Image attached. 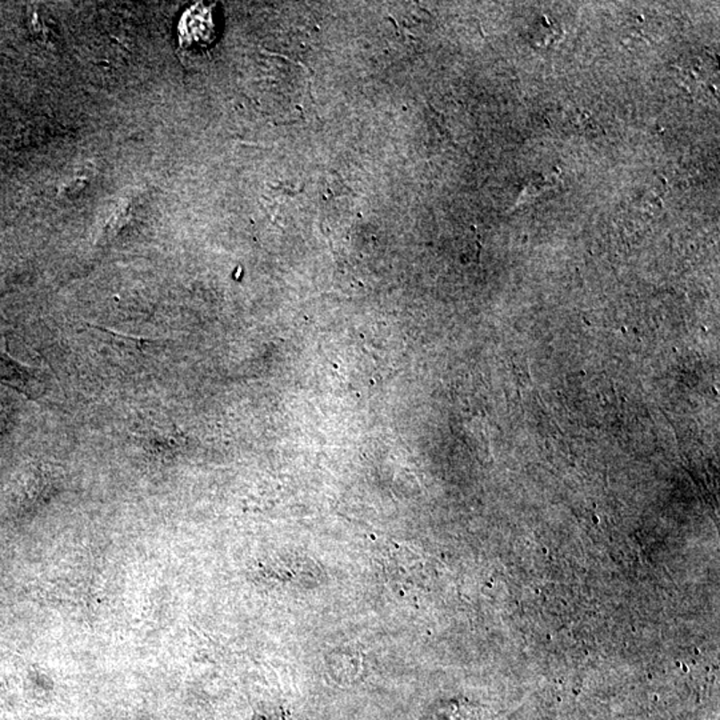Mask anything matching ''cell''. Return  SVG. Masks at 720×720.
<instances>
[{
	"instance_id": "2",
	"label": "cell",
	"mask_w": 720,
	"mask_h": 720,
	"mask_svg": "<svg viewBox=\"0 0 720 720\" xmlns=\"http://www.w3.org/2000/svg\"><path fill=\"white\" fill-rule=\"evenodd\" d=\"M330 675L339 683H357L363 673L361 655L355 651H335L328 657Z\"/></svg>"
},
{
	"instance_id": "1",
	"label": "cell",
	"mask_w": 720,
	"mask_h": 720,
	"mask_svg": "<svg viewBox=\"0 0 720 720\" xmlns=\"http://www.w3.org/2000/svg\"><path fill=\"white\" fill-rule=\"evenodd\" d=\"M0 383L24 393V395L39 396L40 383L37 375L19 361L8 357L0 350Z\"/></svg>"
}]
</instances>
